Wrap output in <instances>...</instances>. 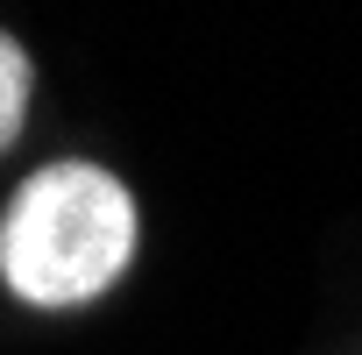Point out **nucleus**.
<instances>
[{"instance_id":"f03ea898","label":"nucleus","mask_w":362,"mask_h":355,"mask_svg":"<svg viewBox=\"0 0 362 355\" xmlns=\"http://www.w3.org/2000/svg\"><path fill=\"white\" fill-rule=\"evenodd\" d=\"M29 93H36V71H29V50L0 29V149H8L29 121Z\"/></svg>"},{"instance_id":"f257e3e1","label":"nucleus","mask_w":362,"mask_h":355,"mask_svg":"<svg viewBox=\"0 0 362 355\" xmlns=\"http://www.w3.org/2000/svg\"><path fill=\"white\" fill-rule=\"evenodd\" d=\"M135 256V199L100 163H50L22 178L0 214V277L29 305H86Z\"/></svg>"}]
</instances>
